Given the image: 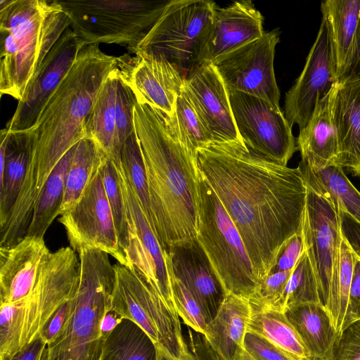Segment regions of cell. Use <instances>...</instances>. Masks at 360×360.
I'll return each instance as SVG.
<instances>
[{
  "label": "cell",
  "instance_id": "obj_1",
  "mask_svg": "<svg viewBox=\"0 0 360 360\" xmlns=\"http://www.w3.org/2000/svg\"><path fill=\"white\" fill-rule=\"evenodd\" d=\"M197 163L237 229L261 285L286 242L301 231L307 188L300 167L274 162L243 141L198 149Z\"/></svg>",
  "mask_w": 360,
  "mask_h": 360
},
{
  "label": "cell",
  "instance_id": "obj_2",
  "mask_svg": "<svg viewBox=\"0 0 360 360\" xmlns=\"http://www.w3.org/2000/svg\"><path fill=\"white\" fill-rule=\"evenodd\" d=\"M155 235L163 250L196 239L197 154L171 128L167 116L148 105L134 110Z\"/></svg>",
  "mask_w": 360,
  "mask_h": 360
},
{
  "label": "cell",
  "instance_id": "obj_3",
  "mask_svg": "<svg viewBox=\"0 0 360 360\" xmlns=\"http://www.w3.org/2000/svg\"><path fill=\"white\" fill-rule=\"evenodd\" d=\"M117 66V57L103 52L98 44H85L30 129L34 146L18 198L32 208L49 176L65 153L85 136L86 120L98 91Z\"/></svg>",
  "mask_w": 360,
  "mask_h": 360
},
{
  "label": "cell",
  "instance_id": "obj_4",
  "mask_svg": "<svg viewBox=\"0 0 360 360\" xmlns=\"http://www.w3.org/2000/svg\"><path fill=\"white\" fill-rule=\"evenodd\" d=\"M70 20L57 0H0V91L19 101Z\"/></svg>",
  "mask_w": 360,
  "mask_h": 360
},
{
  "label": "cell",
  "instance_id": "obj_5",
  "mask_svg": "<svg viewBox=\"0 0 360 360\" xmlns=\"http://www.w3.org/2000/svg\"><path fill=\"white\" fill-rule=\"evenodd\" d=\"M71 316L59 336L47 345L42 360H98L103 339L101 323L111 310L116 281L109 255L99 249L84 248Z\"/></svg>",
  "mask_w": 360,
  "mask_h": 360
},
{
  "label": "cell",
  "instance_id": "obj_6",
  "mask_svg": "<svg viewBox=\"0 0 360 360\" xmlns=\"http://www.w3.org/2000/svg\"><path fill=\"white\" fill-rule=\"evenodd\" d=\"M80 262L64 247L51 252L30 294L0 307V360L7 359L35 340L52 315L76 292Z\"/></svg>",
  "mask_w": 360,
  "mask_h": 360
},
{
  "label": "cell",
  "instance_id": "obj_7",
  "mask_svg": "<svg viewBox=\"0 0 360 360\" xmlns=\"http://www.w3.org/2000/svg\"><path fill=\"white\" fill-rule=\"evenodd\" d=\"M198 190L196 240L225 294L249 300L259 290L260 285L240 236L200 171Z\"/></svg>",
  "mask_w": 360,
  "mask_h": 360
},
{
  "label": "cell",
  "instance_id": "obj_8",
  "mask_svg": "<svg viewBox=\"0 0 360 360\" xmlns=\"http://www.w3.org/2000/svg\"><path fill=\"white\" fill-rule=\"evenodd\" d=\"M216 4L208 0L169 1L142 40L129 51L162 56L186 78L204 63Z\"/></svg>",
  "mask_w": 360,
  "mask_h": 360
},
{
  "label": "cell",
  "instance_id": "obj_9",
  "mask_svg": "<svg viewBox=\"0 0 360 360\" xmlns=\"http://www.w3.org/2000/svg\"><path fill=\"white\" fill-rule=\"evenodd\" d=\"M70 28L85 44L136 46L156 22L169 1L57 0Z\"/></svg>",
  "mask_w": 360,
  "mask_h": 360
},
{
  "label": "cell",
  "instance_id": "obj_10",
  "mask_svg": "<svg viewBox=\"0 0 360 360\" xmlns=\"http://www.w3.org/2000/svg\"><path fill=\"white\" fill-rule=\"evenodd\" d=\"M116 281L111 310L141 327L156 346L174 358L184 351L179 316L162 295L137 271L119 262L114 264Z\"/></svg>",
  "mask_w": 360,
  "mask_h": 360
},
{
  "label": "cell",
  "instance_id": "obj_11",
  "mask_svg": "<svg viewBox=\"0 0 360 360\" xmlns=\"http://www.w3.org/2000/svg\"><path fill=\"white\" fill-rule=\"evenodd\" d=\"M235 123L245 146L252 151L287 166L297 150L292 125L281 108L245 93L229 91Z\"/></svg>",
  "mask_w": 360,
  "mask_h": 360
},
{
  "label": "cell",
  "instance_id": "obj_12",
  "mask_svg": "<svg viewBox=\"0 0 360 360\" xmlns=\"http://www.w3.org/2000/svg\"><path fill=\"white\" fill-rule=\"evenodd\" d=\"M101 166L79 200L62 213L58 220L65 229L70 248L77 253L84 248L99 249L129 266L119 244Z\"/></svg>",
  "mask_w": 360,
  "mask_h": 360
},
{
  "label": "cell",
  "instance_id": "obj_13",
  "mask_svg": "<svg viewBox=\"0 0 360 360\" xmlns=\"http://www.w3.org/2000/svg\"><path fill=\"white\" fill-rule=\"evenodd\" d=\"M280 31L274 29L219 60L214 65L229 91L262 98L280 108L274 60Z\"/></svg>",
  "mask_w": 360,
  "mask_h": 360
},
{
  "label": "cell",
  "instance_id": "obj_14",
  "mask_svg": "<svg viewBox=\"0 0 360 360\" xmlns=\"http://www.w3.org/2000/svg\"><path fill=\"white\" fill-rule=\"evenodd\" d=\"M338 84L333 41L326 20L322 17L316 40L305 65L285 94L284 115L290 124L302 129L311 120L318 103Z\"/></svg>",
  "mask_w": 360,
  "mask_h": 360
},
{
  "label": "cell",
  "instance_id": "obj_15",
  "mask_svg": "<svg viewBox=\"0 0 360 360\" xmlns=\"http://www.w3.org/2000/svg\"><path fill=\"white\" fill-rule=\"evenodd\" d=\"M307 188L301 232L316 279L320 302L326 308L333 269L342 240L340 217L331 202L307 184Z\"/></svg>",
  "mask_w": 360,
  "mask_h": 360
},
{
  "label": "cell",
  "instance_id": "obj_16",
  "mask_svg": "<svg viewBox=\"0 0 360 360\" xmlns=\"http://www.w3.org/2000/svg\"><path fill=\"white\" fill-rule=\"evenodd\" d=\"M84 45L70 27L63 32L27 85L6 128L15 132L30 130L35 126L49 99Z\"/></svg>",
  "mask_w": 360,
  "mask_h": 360
},
{
  "label": "cell",
  "instance_id": "obj_17",
  "mask_svg": "<svg viewBox=\"0 0 360 360\" xmlns=\"http://www.w3.org/2000/svg\"><path fill=\"white\" fill-rule=\"evenodd\" d=\"M115 163L128 212L129 236L126 255L129 267L141 274L162 295L170 308L176 311L170 292L164 250L141 207L121 162Z\"/></svg>",
  "mask_w": 360,
  "mask_h": 360
},
{
  "label": "cell",
  "instance_id": "obj_18",
  "mask_svg": "<svg viewBox=\"0 0 360 360\" xmlns=\"http://www.w3.org/2000/svg\"><path fill=\"white\" fill-rule=\"evenodd\" d=\"M121 76L133 90L138 103L148 105L171 117L185 78L162 56L127 55L117 58Z\"/></svg>",
  "mask_w": 360,
  "mask_h": 360
},
{
  "label": "cell",
  "instance_id": "obj_19",
  "mask_svg": "<svg viewBox=\"0 0 360 360\" xmlns=\"http://www.w3.org/2000/svg\"><path fill=\"white\" fill-rule=\"evenodd\" d=\"M183 91L213 143L243 141L231 110L229 91L216 66L205 63L185 78Z\"/></svg>",
  "mask_w": 360,
  "mask_h": 360
},
{
  "label": "cell",
  "instance_id": "obj_20",
  "mask_svg": "<svg viewBox=\"0 0 360 360\" xmlns=\"http://www.w3.org/2000/svg\"><path fill=\"white\" fill-rule=\"evenodd\" d=\"M51 252L44 238L25 236L18 243L0 247V304H13L32 292Z\"/></svg>",
  "mask_w": 360,
  "mask_h": 360
},
{
  "label": "cell",
  "instance_id": "obj_21",
  "mask_svg": "<svg viewBox=\"0 0 360 360\" xmlns=\"http://www.w3.org/2000/svg\"><path fill=\"white\" fill-rule=\"evenodd\" d=\"M264 18L252 1L217 6L207 40L204 63L216 64L225 56L261 37Z\"/></svg>",
  "mask_w": 360,
  "mask_h": 360
},
{
  "label": "cell",
  "instance_id": "obj_22",
  "mask_svg": "<svg viewBox=\"0 0 360 360\" xmlns=\"http://www.w3.org/2000/svg\"><path fill=\"white\" fill-rule=\"evenodd\" d=\"M169 254L174 274L201 306L208 323L216 316L226 296L196 239L172 247Z\"/></svg>",
  "mask_w": 360,
  "mask_h": 360
},
{
  "label": "cell",
  "instance_id": "obj_23",
  "mask_svg": "<svg viewBox=\"0 0 360 360\" xmlns=\"http://www.w3.org/2000/svg\"><path fill=\"white\" fill-rule=\"evenodd\" d=\"M0 228L11 216L30 163L34 139L31 130L0 131Z\"/></svg>",
  "mask_w": 360,
  "mask_h": 360
},
{
  "label": "cell",
  "instance_id": "obj_24",
  "mask_svg": "<svg viewBox=\"0 0 360 360\" xmlns=\"http://www.w3.org/2000/svg\"><path fill=\"white\" fill-rule=\"evenodd\" d=\"M332 116L338 138L335 165L360 177V79L335 86Z\"/></svg>",
  "mask_w": 360,
  "mask_h": 360
},
{
  "label": "cell",
  "instance_id": "obj_25",
  "mask_svg": "<svg viewBox=\"0 0 360 360\" xmlns=\"http://www.w3.org/2000/svg\"><path fill=\"white\" fill-rule=\"evenodd\" d=\"M251 312L248 299L234 294L226 295L204 333L220 360H241Z\"/></svg>",
  "mask_w": 360,
  "mask_h": 360
},
{
  "label": "cell",
  "instance_id": "obj_26",
  "mask_svg": "<svg viewBox=\"0 0 360 360\" xmlns=\"http://www.w3.org/2000/svg\"><path fill=\"white\" fill-rule=\"evenodd\" d=\"M334 88L318 103L311 120L296 138L301 160L312 169L335 164L337 160L338 138L332 116Z\"/></svg>",
  "mask_w": 360,
  "mask_h": 360
},
{
  "label": "cell",
  "instance_id": "obj_27",
  "mask_svg": "<svg viewBox=\"0 0 360 360\" xmlns=\"http://www.w3.org/2000/svg\"><path fill=\"white\" fill-rule=\"evenodd\" d=\"M311 360H333L338 334L321 303H304L284 311Z\"/></svg>",
  "mask_w": 360,
  "mask_h": 360
},
{
  "label": "cell",
  "instance_id": "obj_28",
  "mask_svg": "<svg viewBox=\"0 0 360 360\" xmlns=\"http://www.w3.org/2000/svg\"><path fill=\"white\" fill-rule=\"evenodd\" d=\"M120 71L117 66L103 82L86 120L85 136L93 139L105 155L121 162V147L116 136L115 102Z\"/></svg>",
  "mask_w": 360,
  "mask_h": 360
},
{
  "label": "cell",
  "instance_id": "obj_29",
  "mask_svg": "<svg viewBox=\"0 0 360 360\" xmlns=\"http://www.w3.org/2000/svg\"><path fill=\"white\" fill-rule=\"evenodd\" d=\"M300 167L306 184L360 224V192L345 175L343 168L332 164L312 169L300 161Z\"/></svg>",
  "mask_w": 360,
  "mask_h": 360
},
{
  "label": "cell",
  "instance_id": "obj_30",
  "mask_svg": "<svg viewBox=\"0 0 360 360\" xmlns=\"http://www.w3.org/2000/svg\"><path fill=\"white\" fill-rule=\"evenodd\" d=\"M75 146L62 158L40 191L25 236L44 238L49 226L60 214L68 171Z\"/></svg>",
  "mask_w": 360,
  "mask_h": 360
},
{
  "label": "cell",
  "instance_id": "obj_31",
  "mask_svg": "<svg viewBox=\"0 0 360 360\" xmlns=\"http://www.w3.org/2000/svg\"><path fill=\"white\" fill-rule=\"evenodd\" d=\"M321 10L333 41L338 74L351 49L360 18V0H326Z\"/></svg>",
  "mask_w": 360,
  "mask_h": 360
},
{
  "label": "cell",
  "instance_id": "obj_32",
  "mask_svg": "<svg viewBox=\"0 0 360 360\" xmlns=\"http://www.w3.org/2000/svg\"><path fill=\"white\" fill-rule=\"evenodd\" d=\"M156 345L137 324L123 319L102 342L98 360H156Z\"/></svg>",
  "mask_w": 360,
  "mask_h": 360
},
{
  "label": "cell",
  "instance_id": "obj_33",
  "mask_svg": "<svg viewBox=\"0 0 360 360\" xmlns=\"http://www.w3.org/2000/svg\"><path fill=\"white\" fill-rule=\"evenodd\" d=\"M106 156L91 139L85 137L75 146L68 171L60 214L73 207L79 200Z\"/></svg>",
  "mask_w": 360,
  "mask_h": 360
},
{
  "label": "cell",
  "instance_id": "obj_34",
  "mask_svg": "<svg viewBox=\"0 0 360 360\" xmlns=\"http://www.w3.org/2000/svg\"><path fill=\"white\" fill-rule=\"evenodd\" d=\"M251 307L248 330L264 337L300 359L309 358L299 335L284 312L252 304Z\"/></svg>",
  "mask_w": 360,
  "mask_h": 360
},
{
  "label": "cell",
  "instance_id": "obj_35",
  "mask_svg": "<svg viewBox=\"0 0 360 360\" xmlns=\"http://www.w3.org/2000/svg\"><path fill=\"white\" fill-rule=\"evenodd\" d=\"M354 264V255L342 236L330 283L326 310L339 338L349 326L348 300Z\"/></svg>",
  "mask_w": 360,
  "mask_h": 360
},
{
  "label": "cell",
  "instance_id": "obj_36",
  "mask_svg": "<svg viewBox=\"0 0 360 360\" xmlns=\"http://www.w3.org/2000/svg\"><path fill=\"white\" fill-rule=\"evenodd\" d=\"M167 117L179 139L193 152L213 143V139L183 90L177 98L174 113Z\"/></svg>",
  "mask_w": 360,
  "mask_h": 360
},
{
  "label": "cell",
  "instance_id": "obj_37",
  "mask_svg": "<svg viewBox=\"0 0 360 360\" xmlns=\"http://www.w3.org/2000/svg\"><path fill=\"white\" fill-rule=\"evenodd\" d=\"M120 159L122 168L129 184L139 200L150 226L155 232L145 164L139 141L135 131L122 145Z\"/></svg>",
  "mask_w": 360,
  "mask_h": 360
},
{
  "label": "cell",
  "instance_id": "obj_38",
  "mask_svg": "<svg viewBox=\"0 0 360 360\" xmlns=\"http://www.w3.org/2000/svg\"><path fill=\"white\" fill-rule=\"evenodd\" d=\"M101 172L117 233L119 244L127 257L126 252L129 245V236L128 212L115 162L106 156L101 164Z\"/></svg>",
  "mask_w": 360,
  "mask_h": 360
},
{
  "label": "cell",
  "instance_id": "obj_39",
  "mask_svg": "<svg viewBox=\"0 0 360 360\" xmlns=\"http://www.w3.org/2000/svg\"><path fill=\"white\" fill-rule=\"evenodd\" d=\"M164 255L170 292L179 318L187 326L204 335L208 322L201 306L174 274L169 254L164 250Z\"/></svg>",
  "mask_w": 360,
  "mask_h": 360
},
{
  "label": "cell",
  "instance_id": "obj_40",
  "mask_svg": "<svg viewBox=\"0 0 360 360\" xmlns=\"http://www.w3.org/2000/svg\"><path fill=\"white\" fill-rule=\"evenodd\" d=\"M304 303H321L315 274L304 250L287 284L282 309Z\"/></svg>",
  "mask_w": 360,
  "mask_h": 360
},
{
  "label": "cell",
  "instance_id": "obj_41",
  "mask_svg": "<svg viewBox=\"0 0 360 360\" xmlns=\"http://www.w3.org/2000/svg\"><path fill=\"white\" fill-rule=\"evenodd\" d=\"M137 104L133 90L120 72L116 92L115 117L116 136L120 147L135 131L134 110Z\"/></svg>",
  "mask_w": 360,
  "mask_h": 360
},
{
  "label": "cell",
  "instance_id": "obj_42",
  "mask_svg": "<svg viewBox=\"0 0 360 360\" xmlns=\"http://www.w3.org/2000/svg\"><path fill=\"white\" fill-rule=\"evenodd\" d=\"M186 347L181 356L174 358L156 346V360H220L205 336L187 326Z\"/></svg>",
  "mask_w": 360,
  "mask_h": 360
},
{
  "label": "cell",
  "instance_id": "obj_43",
  "mask_svg": "<svg viewBox=\"0 0 360 360\" xmlns=\"http://www.w3.org/2000/svg\"><path fill=\"white\" fill-rule=\"evenodd\" d=\"M244 348L256 360H301L264 337L248 330Z\"/></svg>",
  "mask_w": 360,
  "mask_h": 360
},
{
  "label": "cell",
  "instance_id": "obj_44",
  "mask_svg": "<svg viewBox=\"0 0 360 360\" xmlns=\"http://www.w3.org/2000/svg\"><path fill=\"white\" fill-rule=\"evenodd\" d=\"M333 360H360V320L344 330L338 340Z\"/></svg>",
  "mask_w": 360,
  "mask_h": 360
},
{
  "label": "cell",
  "instance_id": "obj_45",
  "mask_svg": "<svg viewBox=\"0 0 360 360\" xmlns=\"http://www.w3.org/2000/svg\"><path fill=\"white\" fill-rule=\"evenodd\" d=\"M73 297L65 302L41 329L39 336L46 342L47 345L53 342L65 328L72 314Z\"/></svg>",
  "mask_w": 360,
  "mask_h": 360
},
{
  "label": "cell",
  "instance_id": "obj_46",
  "mask_svg": "<svg viewBox=\"0 0 360 360\" xmlns=\"http://www.w3.org/2000/svg\"><path fill=\"white\" fill-rule=\"evenodd\" d=\"M304 250L303 238L300 231L286 242L271 272L292 270Z\"/></svg>",
  "mask_w": 360,
  "mask_h": 360
},
{
  "label": "cell",
  "instance_id": "obj_47",
  "mask_svg": "<svg viewBox=\"0 0 360 360\" xmlns=\"http://www.w3.org/2000/svg\"><path fill=\"white\" fill-rule=\"evenodd\" d=\"M360 79V18L351 49L338 74V83Z\"/></svg>",
  "mask_w": 360,
  "mask_h": 360
},
{
  "label": "cell",
  "instance_id": "obj_48",
  "mask_svg": "<svg viewBox=\"0 0 360 360\" xmlns=\"http://www.w3.org/2000/svg\"><path fill=\"white\" fill-rule=\"evenodd\" d=\"M340 231L354 255L360 259V224L342 210H338Z\"/></svg>",
  "mask_w": 360,
  "mask_h": 360
},
{
  "label": "cell",
  "instance_id": "obj_49",
  "mask_svg": "<svg viewBox=\"0 0 360 360\" xmlns=\"http://www.w3.org/2000/svg\"><path fill=\"white\" fill-rule=\"evenodd\" d=\"M348 313L349 326L360 320V259L355 255L348 300Z\"/></svg>",
  "mask_w": 360,
  "mask_h": 360
},
{
  "label": "cell",
  "instance_id": "obj_50",
  "mask_svg": "<svg viewBox=\"0 0 360 360\" xmlns=\"http://www.w3.org/2000/svg\"><path fill=\"white\" fill-rule=\"evenodd\" d=\"M47 344L38 336L30 344L5 360H42Z\"/></svg>",
  "mask_w": 360,
  "mask_h": 360
},
{
  "label": "cell",
  "instance_id": "obj_51",
  "mask_svg": "<svg viewBox=\"0 0 360 360\" xmlns=\"http://www.w3.org/2000/svg\"><path fill=\"white\" fill-rule=\"evenodd\" d=\"M123 319L114 311L105 314L101 323V333L103 340L107 338Z\"/></svg>",
  "mask_w": 360,
  "mask_h": 360
},
{
  "label": "cell",
  "instance_id": "obj_52",
  "mask_svg": "<svg viewBox=\"0 0 360 360\" xmlns=\"http://www.w3.org/2000/svg\"><path fill=\"white\" fill-rule=\"evenodd\" d=\"M241 360H256L252 356H250L246 351H244Z\"/></svg>",
  "mask_w": 360,
  "mask_h": 360
},
{
  "label": "cell",
  "instance_id": "obj_53",
  "mask_svg": "<svg viewBox=\"0 0 360 360\" xmlns=\"http://www.w3.org/2000/svg\"><path fill=\"white\" fill-rule=\"evenodd\" d=\"M301 360H311V359H310L309 358H305V359H302Z\"/></svg>",
  "mask_w": 360,
  "mask_h": 360
}]
</instances>
